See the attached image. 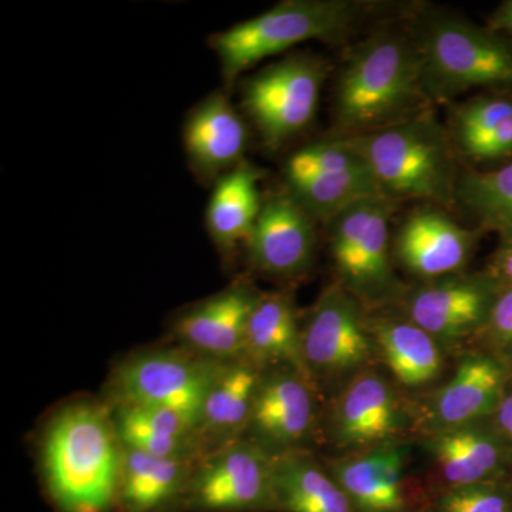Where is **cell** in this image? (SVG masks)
Segmentation results:
<instances>
[{"label":"cell","instance_id":"cell-35","mask_svg":"<svg viewBox=\"0 0 512 512\" xmlns=\"http://www.w3.org/2000/svg\"><path fill=\"white\" fill-rule=\"evenodd\" d=\"M495 22L500 28L507 29L512 33V2L505 3L498 15L495 16Z\"/></svg>","mask_w":512,"mask_h":512},{"label":"cell","instance_id":"cell-11","mask_svg":"<svg viewBox=\"0 0 512 512\" xmlns=\"http://www.w3.org/2000/svg\"><path fill=\"white\" fill-rule=\"evenodd\" d=\"M315 402L308 377L289 367L262 376L247 430L256 446L275 456L292 453L311 436Z\"/></svg>","mask_w":512,"mask_h":512},{"label":"cell","instance_id":"cell-34","mask_svg":"<svg viewBox=\"0 0 512 512\" xmlns=\"http://www.w3.org/2000/svg\"><path fill=\"white\" fill-rule=\"evenodd\" d=\"M497 421L505 436L512 439V393L503 397L498 404Z\"/></svg>","mask_w":512,"mask_h":512},{"label":"cell","instance_id":"cell-23","mask_svg":"<svg viewBox=\"0 0 512 512\" xmlns=\"http://www.w3.org/2000/svg\"><path fill=\"white\" fill-rule=\"evenodd\" d=\"M261 174L248 164H239L221 175L210 198L207 225L212 239L221 248L237 247L251 237L262 205L259 192Z\"/></svg>","mask_w":512,"mask_h":512},{"label":"cell","instance_id":"cell-8","mask_svg":"<svg viewBox=\"0 0 512 512\" xmlns=\"http://www.w3.org/2000/svg\"><path fill=\"white\" fill-rule=\"evenodd\" d=\"M325 76L322 60L293 56L248 80L245 109L268 146H281L311 124Z\"/></svg>","mask_w":512,"mask_h":512},{"label":"cell","instance_id":"cell-18","mask_svg":"<svg viewBox=\"0 0 512 512\" xmlns=\"http://www.w3.org/2000/svg\"><path fill=\"white\" fill-rule=\"evenodd\" d=\"M242 359L256 367L281 365L309 377L302 353V329L286 293L259 296L249 318Z\"/></svg>","mask_w":512,"mask_h":512},{"label":"cell","instance_id":"cell-32","mask_svg":"<svg viewBox=\"0 0 512 512\" xmlns=\"http://www.w3.org/2000/svg\"><path fill=\"white\" fill-rule=\"evenodd\" d=\"M488 323L495 338L512 348V288L495 299Z\"/></svg>","mask_w":512,"mask_h":512},{"label":"cell","instance_id":"cell-13","mask_svg":"<svg viewBox=\"0 0 512 512\" xmlns=\"http://www.w3.org/2000/svg\"><path fill=\"white\" fill-rule=\"evenodd\" d=\"M259 296L251 286H229L180 316L175 333L202 356L224 362L241 359L249 318Z\"/></svg>","mask_w":512,"mask_h":512},{"label":"cell","instance_id":"cell-20","mask_svg":"<svg viewBox=\"0 0 512 512\" xmlns=\"http://www.w3.org/2000/svg\"><path fill=\"white\" fill-rule=\"evenodd\" d=\"M399 413L392 390L375 373L357 376L340 397L335 433L345 446H370L392 437Z\"/></svg>","mask_w":512,"mask_h":512},{"label":"cell","instance_id":"cell-4","mask_svg":"<svg viewBox=\"0 0 512 512\" xmlns=\"http://www.w3.org/2000/svg\"><path fill=\"white\" fill-rule=\"evenodd\" d=\"M360 6L346 0H289L212 37L222 72L234 80L266 57L308 40H332L352 29Z\"/></svg>","mask_w":512,"mask_h":512},{"label":"cell","instance_id":"cell-17","mask_svg":"<svg viewBox=\"0 0 512 512\" xmlns=\"http://www.w3.org/2000/svg\"><path fill=\"white\" fill-rule=\"evenodd\" d=\"M261 379L259 367L242 357L225 362L205 400L198 426L205 456L231 446L247 431Z\"/></svg>","mask_w":512,"mask_h":512},{"label":"cell","instance_id":"cell-25","mask_svg":"<svg viewBox=\"0 0 512 512\" xmlns=\"http://www.w3.org/2000/svg\"><path fill=\"white\" fill-rule=\"evenodd\" d=\"M274 503L288 512H353L340 485L309 458L292 451L272 457Z\"/></svg>","mask_w":512,"mask_h":512},{"label":"cell","instance_id":"cell-14","mask_svg":"<svg viewBox=\"0 0 512 512\" xmlns=\"http://www.w3.org/2000/svg\"><path fill=\"white\" fill-rule=\"evenodd\" d=\"M494 301L484 281L447 278L417 288L409 299V316L434 339L454 340L488 322Z\"/></svg>","mask_w":512,"mask_h":512},{"label":"cell","instance_id":"cell-30","mask_svg":"<svg viewBox=\"0 0 512 512\" xmlns=\"http://www.w3.org/2000/svg\"><path fill=\"white\" fill-rule=\"evenodd\" d=\"M456 200L485 228L512 229V163L490 173H466L458 180Z\"/></svg>","mask_w":512,"mask_h":512},{"label":"cell","instance_id":"cell-9","mask_svg":"<svg viewBox=\"0 0 512 512\" xmlns=\"http://www.w3.org/2000/svg\"><path fill=\"white\" fill-rule=\"evenodd\" d=\"M272 457L254 443L235 441L205 457L188 481L191 507L200 511H248L274 503Z\"/></svg>","mask_w":512,"mask_h":512},{"label":"cell","instance_id":"cell-1","mask_svg":"<svg viewBox=\"0 0 512 512\" xmlns=\"http://www.w3.org/2000/svg\"><path fill=\"white\" fill-rule=\"evenodd\" d=\"M427 96L417 40L380 33L357 47L340 74L336 120L345 137L362 136L416 116Z\"/></svg>","mask_w":512,"mask_h":512},{"label":"cell","instance_id":"cell-2","mask_svg":"<svg viewBox=\"0 0 512 512\" xmlns=\"http://www.w3.org/2000/svg\"><path fill=\"white\" fill-rule=\"evenodd\" d=\"M123 444L113 419L92 404L63 410L43 446L47 484L66 512H104L119 494Z\"/></svg>","mask_w":512,"mask_h":512},{"label":"cell","instance_id":"cell-31","mask_svg":"<svg viewBox=\"0 0 512 512\" xmlns=\"http://www.w3.org/2000/svg\"><path fill=\"white\" fill-rule=\"evenodd\" d=\"M440 512H512L507 494L488 485L451 488L440 500Z\"/></svg>","mask_w":512,"mask_h":512},{"label":"cell","instance_id":"cell-28","mask_svg":"<svg viewBox=\"0 0 512 512\" xmlns=\"http://www.w3.org/2000/svg\"><path fill=\"white\" fill-rule=\"evenodd\" d=\"M289 194L312 215L329 222L339 212L369 198L386 197L369 168L319 173L289 181Z\"/></svg>","mask_w":512,"mask_h":512},{"label":"cell","instance_id":"cell-16","mask_svg":"<svg viewBox=\"0 0 512 512\" xmlns=\"http://www.w3.org/2000/svg\"><path fill=\"white\" fill-rule=\"evenodd\" d=\"M184 143L188 158L202 175H224L241 163L248 130L227 97L214 94L188 117Z\"/></svg>","mask_w":512,"mask_h":512},{"label":"cell","instance_id":"cell-21","mask_svg":"<svg viewBox=\"0 0 512 512\" xmlns=\"http://www.w3.org/2000/svg\"><path fill=\"white\" fill-rule=\"evenodd\" d=\"M504 369L487 356H470L441 389L434 403L437 420L451 429L466 427L500 404Z\"/></svg>","mask_w":512,"mask_h":512},{"label":"cell","instance_id":"cell-24","mask_svg":"<svg viewBox=\"0 0 512 512\" xmlns=\"http://www.w3.org/2000/svg\"><path fill=\"white\" fill-rule=\"evenodd\" d=\"M191 461L158 457L123 446L119 497L128 512H154L188 485Z\"/></svg>","mask_w":512,"mask_h":512},{"label":"cell","instance_id":"cell-26","mask_svg":"<svg viewBox=\"0 0 512 512\" xmlns=\"http://www.w3.org/2000/svg\"><path fill=\"white\" fill-rule=\"evenodd\" d=\"M376 339L387 366L404 386H424L440 375L443 357L437 339L412 320L377 323Z\"/></svg>","mask_w":512,"mask_h":512},{"label":"cell","instance_id":"cell-19","mask_svg":"<svg viewBox=\"0 0 512 512\" xmlns=\"http://www.w3.org/2000/svg\"><path fill=\"white\" fill-rule=\"evenodd\" d=\"M113 423L124 447L187 461L204 454L197 424L174 410L119 406Z\"/></svg>","mask_w":512,"mask_h":512},{"label":"cell","instance_id":"cell-6","mask_svg":"<svg viewBox=\"0 0 512 512\" xmlns=\"http://www.w3.org/2000/svg\"><path fill=\"white\" fill-rule=\"evenodd\" d=\"M224 365L180 350L141 353L117 370L114 394L119 406L170 409L200 426L205 400Z\"/></svg>","mask_w":512,"mask_h":512},{"label":"cell","instance_id":"cell-15","mask_svg":"<svg viewBox=\"0 0 512 512\" xmlns=\"http://www.w3.org/2000/svg\"><path fill=\"white\" fill-rule=\"evenodd\" d=\"M473 245V232L441 212L426 210L404 221L397 235L396 251L414 275L439 278L466 265Z\"/></svg>","mask_w":512,"mask_h":512},{"label":"cell","instance_id":"cell-27","mask_svg":"<svg viewBox=\"0 0 512 512\" xmlns=\"http://www.w3.org/2000/svg\"><path fill=\"white\" fill-rule=\"evenodd\" d=\"M454 140L474 160H501L512 154V101L478 99L454 117Z\"/></svg>","mask_w":512,"mask_h":512},{"label":"cell","instance_id":"cell-22","mask_svg":"<svg viewBox=\"0 0 512 512\" xmlns=\"http://www.w3.org/2000/svg\"><path fill=\"white\" fill-rule=\"evenodd\" d=\"M402 470V448L383 447L339 464L335 477L357 510L400 512L403 508Z\"/></svg>","mask_w":512,"mask_h":512},{"label":"cell","instance_id":"cell-12","mask_svg":"<svg viewBox=\"0 0 512 512\" xmlns=\"http://www.w3.org/2000/svg\"><path fill=\"white\" fill-rule=\"evenodd\" d=\"M256 269L275 276L302 274L315 249L313 218L291 194H279L262 205L248 239Z\"/></svg>","mask_w":512,"mask_h":512},{"label":"cell","instance_id":"cell-3","mask_svg":"<svg viewBox=\"0 0 512 512\" xmlns=\"http://www.w3.org/2000/svg\"><path fill=\"white\" fill-rule=\"evenodd\" d=\"M345 138L366 161L386 197L439 204L456 200L460 177L450 138L430 114Z\"/></svg>","mask_w":512,"mask_h":512},{"label":"cell","instance_id":"cell-7","mask_svg":"<svg viewBox=\"0 0 512 512\" xmlns=\"http://www.w3.org/2000/svg\"><path fill=\"white\" fill-rule=\"evenodd\" d=\"M392 198L357 202L329 221L330 249L343 288L355 298L379 302L397 292L389 252Z\"/></svg>","mask_w":512,"mask_h":512},{"label":"cell","instance_id":"cell-33","mask_svg":"<svg viewBox=\"0 0 512 512\" xmlns=\"http://www.w3.org/2000/svg\"><path fill=\"white\" fill-rule=\"evenodd\" d=\"M495 275L512 288V229L503 232L500 248L494 258Z\"/></svg>","mask_w":512,"mask_h":512},{"label":"cell","instance_id":"cell-10","mask_svg":"<svg viewBox=\"0 0 512 512\" xmlns=\"http://www.w3.org/2000/svg\"><path fill=\"white\" fill-rule=\"evenodd\" d=\"M302 353L309 373L332 376L365 365L372 353L355 296L342 285L320 295L302 330Z\"/></svg>","mask_w":512,"mask_h":512},{"label":"cell","instance_id":"cell-5","mask_svg":"<svg viewBox=\"0 0 512 512\" xmlns=\"http://www.w3.org/2000/svg\"><path fill=\"white\" fill-rule=\"evenodd\" d=\"M417 42L429 97L450 99L476 87L512 84V50L473 23L439 16Z\"/></svg>","mask_w":512,"mask_h":512},{"label":"cell","instance_id":"cell-29","mask_svg":"<svg viewBox=\"0 0 512 512\" xmlns=\"http://www.w3.org/2000/svg\"><path fill=\"white\" fill-rule=\"evenodd\" d=\"M441 474L453 488L483 484L501 464V447L488 434L474 429H451L434 441Z\"/></svg>","mask_w":512,"mask_h":512}]
</instances>
